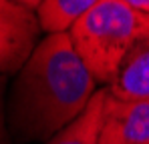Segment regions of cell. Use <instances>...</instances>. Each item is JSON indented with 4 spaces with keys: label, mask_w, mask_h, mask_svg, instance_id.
<instances>
[{
    "label": "cell",
    "mask_w": 149,
    "mask_h": 144,
    "mask_svg": "<svg viewBox=\"0 0 149 144\" xmlns=\"http://www.w3.org/2000/svg\"><path fill=\"white\" fill-rule=\"evenodd\" d=\"M97 92V80L74 52L69 34H49L20 68L10 98L16 132L47 140L83 114Z\"/></svg>",
    "instance_id": "cell-1"
},
{
    "label": "cell",
    "mask_w": 149,
    "mask_h": 144,
    "mask_svg": "<svg viewBox=\"0 0 149 144\" xmlns=\"http://www.w3.org/2000/svg\"><path fill=\"white\" fill-rule=\"evenodd\" d=\"M69 38L93 78L109 86L127 52L149 38V14L133 10L125 0H95Z\"/></svg>",
    "instance_id": "cell-2"
},
{
    "label": "cell",
    "mask_w": 149,
    "mask_h": 144,
    "mask_svg": "<svg viewBox=\"0 0 149 144\" xmlns=\"http://www.w3.org/2000/svg\"><path fill=\"white\" fill-rule=\"evenodd\" d=\"M38 2L0 0V76L20 70L38 44Z\"/></svg>",
    "instance_id": "cell-3"
},
{
    "label": "cell",
    "mask_w": 149,
    "mask_h": 144,
    "mask_svg": "<svg viewBox=\"0 0 149 144\" xmlns=\"http://www.w3.org/2000/svg\"><path fill=\"white\" fill-rule=\"evenodd\" d=\"M99 144H149V100H119L105 88Z\"/></svg>",
    "instance_id": "cell-4"
},
{
    "label": "cell",
    "mask_w": 149,
    "mask_h": 144,
    "mask_svg": "<svg viewBox=\"0 0 149 144\" xmlns=\"http://www.w3.org/2000/svg\"><path fill=\"white\" fill-rule=\"evenodd\" d=\"M107 92L119 100H149V38L127 52Z\"/></svg>",
    "instance_id": "cell-5"
},
{
    "label": "cell",
    "mask_w": 149,
    "mask_h": 144,
    "mask_svg": "<svg viewBox=\"0 0 149 144\" xmlns=\"http://www.w3.org/2000/svg\"><path fill=\"white\" fill-rule=\"evenodd\" d=\"M95 0H40L36 6V20L40 30L49 34H69Z\"/></svg>",
    "instance_id": "cell-6"
},
{
    "label": "cell",
    "mask_w": 149,
    "mask_h": 144,
    "mask_svg": "<svg viewBox=\"0 0 149 144\" xmlns=\"http://www.w3.org/2000/svg\"><path fill=\"white\" fill-rule=\"evenodd\" d=\"M105 100V88L97 90L79 118L56 132L47 144H99V122Z\"/></svg>",
    "instance_id": "cell-7"
},
{
    "label": "cell",
    "mask_w": 149,
    "mask_h": 144,
    "mask_svg": "<svg viewBox=\"0 0 149 144\" xmlns=\"http://www.w3.org/2000/svg\"><path fill=\"white\" fill-rule=\"evenodd\" d=\"M4 90H6V76H0V144H10L4 118Z\"/></svg>",
    "instance_id": "cell-8"
},
{
    "label": "cell",
    "mask_w": 149,
    "mask_h": 144,
    "mask_svg": "<svg viewBox=\"0 0 149 144\" xmlns=\"http://www.w3.org/2000/svg\"><path fill=\"white\" fill-rule=\"evenodd\" d=\"M133 10H139L143 14H149V0H125Z\"/></svg>",
    "instance_id": "cell-9"
}]
</instances>
